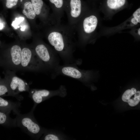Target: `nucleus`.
Instances as JSON below:
<instances>
[{"label":"nucleus","mask_w":140,"mask_h":140,"mask_svg":"<svg viewBox=\"0 0 140 140\" xmlns=\"http://www.w3.org/2000/svg\"><path fill=\"white\" fill-rule=\"evenodd\" d=\"M49 0L53 6L54 18L57 23H60L65 11L66 2L64 0Z\"/></svg>","instance_id":"obj_12"},{"label":"nucleus","mask_w":140,"mask_h":140,"mask_svg":"<svg viewBox=\"0 0 140 140\" xmlns=\"http://www.w3.org/2000/svg\"><path fill=\"white\" fill-rule=\"evenodd\" d=\"M9 114L0 110V125L7 127H16L15 118H11Z\"/></svg>","instance_id":"obj_13"},{"label":"nucleus","mask_w":140,"mask_h":140,"mask_svg":"<svg viewBox=\"0 0 140 140\" xmlns=\"http://www.w3.org/2000/svg\"><path fill=\"white\" fill-rule=\"evenodd\" d=\"M20 71L36 72L47 71L33 50L23 46L22 48Z\"/></svg>","instance_id":"obj_4"},{"label":"nucleus","mask_w":140,"mask_h":140,"mask_svg":"<svg viewBox=\"0 0 140 140\" xmlns=\"http://www.w3.org/2000/svg\"><path fill=\"white\" fill-rule=\"evenodd\" d=\"M21 27L20 28V30L22 31H24L26 29V26L25 25H23L21 26Z\"/></svg>","instance_id":"obj_22"},{"label":"nucleus","mask_w":140,"mask_h":140,"mask_svg":"<svg viewBox=\"0 0 140 140\" xmlns=\"http://www.w3.org/2000/svg\"><path fill=\"white\" fill-rule=\"evenodd\" d=\"M10 96L16 98L10 91L5 80L0 78V96Z\"/></svg>","instance_id":"obj_14"},{"label":"nucleus","mask_w":140,"mask_h":140,"mask_svg":"<svg viewBox=\"0 0 140 140\" xmlns=\"http://www.w3.org/2000/svg\"><path fill=\"white\" fill-rule=\"evenodd\" d=\"M65 11L67 15L68 25L75 30L76 25L84 14L81 0H68L66 2Z\"/></svg>","instance_id":"obj_8"},{"label":"nucleus","mask_w":140,"mask_h":140,"mask_svg":"<svg viewBox=\"0 0 140 140\" xmlns=\"http://www.w3.org/2000/svg\"><path fill=\"white\" fill-rule=\"evenodd\" d=\"M24 19V18L23 17H19L16 18L15 20L13 21L12 23V26L15 29H17L19 27V24Z\"/></svg>","instance_id":"obj_19"},{"label":"nucleus","mask_w":140,"mask_h":140,"mask_svg":"<svg viewBox=\"0 0 140 140\" xmlns=\"http://www.w3.org/2000/svg\"><path fill=\"white\" fill-rule=\"evenodd\" d=\"M18 0H6V6L10 8L15 6L17 3Z\"/></svg>","instance_id":"obj_20"},{"label":"nucleus","mask_w":140,"mask_h":140,"mask_svg":"<svg viewBox=\"0 0 140 140\" xmlns=\"http://www.w3.org/2000/svg\"><path fill=\"white\" fill-rule=\"evenodd\" d=\"M35 107H33L31 111L25 114H17L16 126L20 128L26 133L34 139H38L45 130L38 124L35 118L33 112Z\"/></svg>","instance_id":"obj_2"},{"label":"nucleus","mask_w":140,"mask_h":140,"mask_svg":"<svg viewBox=\"0 0 140 140\" xmlns=\"http://www.w3.org/2000/svg\"><path fill=\"white\" fill-rule=\"evenodd\" d=\"M19 102H13L4 99L0 96V110L9 114L12 111L16 115L20 113Z\"/></svg>","instance_id":"obj_11"},{"label":"nucleus","mask_w":140,"mask_h":140,"mask_svg":"<svg viewBox=\"0 0 140 140\" xmlns=\"http://www.w3.org/2000/svg\"><path fill=\"white\" fill-rule=\"evenodd\" d=\"M44 134L42 138V139L45 140H58L60 139V137L55 134L45 130Z\"/></svg>","instance_id":"obj_18"},{"label":"nucleus","mask_w":140,"mask_h":140,"mask_svg":"<svg viewBox=\"0 0 140 140\" xmlns=\"http://www.w3.org/2000/svg\"><path fill=\"white\" fill-rule=\"evenodd\" d=\"M84 14L80 20L75 28L77 31L79 39L91 35L95 31L98 23L96 16L93 14L86 15Z\"/></svg>","instance_id":"obj_7"},{"label":"nucleus","mask_w":140,"mask_h":140,"mask_svg":"<svg viewBox=\"0 0 140 140\" xmlns=\"http://www.w3.org/2000/svg\"><path fill=\"white\" fill-rule=\"evenodd\" d=\"M16 72L9 70H5L4 73V78L6 80L12 93L19 101L23 97L19 94L24 92H29L30 89L28 83L25 80L18 77Z\"/></svg>","instance_id":"obj_6"},{"label":"nucleus","mask_w":140,"mask_h":140,"mask_svg":"<svg viewBox=\"0 0 140 140\" xmlns=\"http://www.w3.org/2000/svg\"><path fill=\"white\" fill-rule=\"evenodd\" d=\"M22 12L27 18L30 19H34L36 16L31 3L30 2H26L24 4Z\"/></svg>","instance_id":"obj_16"},{"label":"nucleus","mask_w":140,"mask_h":140,"mask_svg":"<svg viewBox=\"0 0 140 140\" xmlns=\"http://www.w3.org/2000/svg\"><path fill=\"white\" fill-rule=\"evenodd\" d=\"M28 92L29 96L33 101V107H35L37 104L53 96L56 95L64 96L66 93V89L62 86L55 90L32 89H30Z\"/></svg>","instance_id":"obj_9"},{"label":"nucleus","mask_w":140,"mask_h":140,"mask_svg":"<svg viewBox=\"0 0 140 140\" xmlns=\"http://www.w3.org/2000/svg\"><path fill=\"white\" fill-rule=\"evenodd\" d=\"M31 3L36 15L40 14L43 5L42 0H31Z\"/></svg>","instance_id":"obj_17"},{"label":"nucleus","mask_w":140,"mask_h":140,"mask_svg":"<svg viewBox=\"0 0 140 140\" xmlns=\"http://www.w3.org/2000/svg\"><path fill=\"white\" fill-rule=\"evenodd\" d=\"M33 50L36 54L43 64L47 71L52 73L59 65L57 53L42 43H38Z\"/></svg>","instance_id":"obj_5"},{"label":"nucleus","mask_w":140,"mask_h":140,"mask_svg":"<svg viewBox=\"0 0 140 140\" xmlns=\"http://www.w3.org/2000/svg\"><path fill=\"white\" fill-rule=\"evenodd\" d=\"M74 31L68 25L56 23L54 24L53 29L47 36L49 43L65 64H78V61L73 55L77 45Z\"/></svg>","instance_id":"obj_1"},{"label":"nucleus","mask_w":140,"mask_h":140,"mask_svg":"<svg viewBox=\"0 0 140 140\" xmlns=\"http://www.w3.org/2000/svg\"><path fill=\"white\" fill-rule=\"evenodd\" d=\"M122 100L128 103L129 105L133 107L137 105L140 101V92L132 88L126 90L122 96Z\"/></svg>","instance_id":"obj_10"},{"label":"nucleus","mask_w":140,"mask_h":140,"mask_svg":"<svg viewBox=\"0 0 140 140\" xmlns=\"http://www.w3.org/2000/svg\"><path fill=\"white\" fill-rule=\"evenodd\" d=\"M20 1L21 2H22V0H20Z\"/></svg>","instance_id":"obj_24"},{"label":"nucleus","mask_w":140,"mask_h":140,"mask_svg":"<svg viewBox=\"0 0 140 140\" xmlns=\"http://www.w3.org/2000/svg\"><path fill=\"white\" fill-rule=\"evenodd\" d=\"M1 78V76H0V78Z\"/></svg>","instance_id":"obj_25"},{"label":"nucleus","mask_w":140,"mask_h":140,"mask_svg":"<svg viewBox=\"0 0 140 140\" xmlns=\"http://www.w3.org/2000/svg\"><path fill=\"white\" fill-rule=\"evenodd\" d=\"M4 27V24L0 19V30H2Z\"/></svg>","instance_id":"obj_21"},{"label":"nucleus","mask_w":140,"mask_h":140,"mask_svg":"<svg viewBox=\"0 0 140 140\" xmlns=\"http://www.w3.org/2000/svg\"><path fill=\"white\" fill-rule=\"evenodd\" d=\"M140 28H139L138 30V34L140 36Z\"/></svg>","instance_id":"obj_23"},{"label":"nucleus","mask_w":140,"mask_h":140,"mask_svg":"<svg viewBox=\"0 0 140 140\" xmlns=\"http://www.w3.org/2000/svg\"><path fill=\"white\" fill-rule=\"evenodd\" d=\"M126 0H107L106 5L109 9L116 10L123 7L125 4Z\"/></svg>","instance_id":"obj_15"},{"label":"nucleus","mask_w":140,"mask_h":140,"mask_svg":"<svg viewBox=\"0 0 140 140\" xmlns=\"http://www.w3.org/2000/svg\"><path fill=\"white\" fill-rule=\"evenodd\" d=\"M22 48L15 44L10 48L0 51V66L4 70L20 71Z\"/></svg>","instance_id":"obj_3"}]
</instances>
